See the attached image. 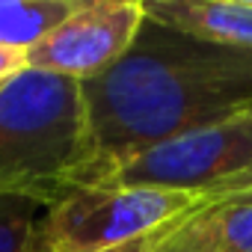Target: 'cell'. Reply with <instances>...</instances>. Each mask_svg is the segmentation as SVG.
<instances>
[{"label": "cell", "instance_id": "ba28073f", "mask_svg": "<svg viewBox=\"0 0 252 252\" xmlns=\"http://www.w3.org/2000/svg\"><path fill=\"white\" fill-rule=\"evenodd\" d=\"M80 0H0V48L33 51L45 42Z\"/></svg>", "mask_w": 252, "mask_h": 252}, {"label": "cell", "instance_id": "5b68a950", "mask_svg": "<svg viewBox=\"0 0 252 252\" xmlns=\"http://www.w3.org/2000/svg\"><path fill=\"white\" fill-rule=\"evenodd\" d=\"M143 21L137 0H80L45 42L27 51V68L74 83L95 80L131 51Z\"/></svg>", "mask_w": 252, "mask_h": 252}, {"label": "cell", "instance_id": "8992f818", "mask_svg": "<svg viewBox=\"0 0 252 252\" xmlns=\"http://www.w3.org/2000/svg\"><path fill=\"white\" fill-rule=\"evenodd\" d=\"M143 12L184 36L252 51V0H149Z\"/></svg>", "mask_w": 252, "mask_h": 252}, {"label": "cell", "instance_id": "7a4b0ae2", "mask_svg": "<svg viewBox=\"0 0 252 252\" xmlns=\"http://www.w3.org/2000/svg\"><path fill=\"white\" fill-rule=\"evenodd\" d=\"M86 166L80 83L36 68L0 86V199L45 208L74 190Z\"/></svg>", "mask_w": 252, "mask_h": 252}, {"label": "cell", "instance_id": "6da1fadb", "mask_svg": "<svg viewBox=\"0 0 252 252\" xmlns=\"http://www.w3.org/2000/svg\"><path fill=\"white\" fill-rule=\"evenodd\" d=\"M80 95L86 166L74 187H92L155 143L252 113V51L184 36L146 18L131 51L80 83Z\"/></svg>", "mask_w": 252, "mask_h": 252}, {"label": "cell", "instance_id": "4fadbf2b", "mask_svg": "<svg viewBox=\"0 0 252 252\" xmlns=\"http://www.w3.org/2000/svg\"><path fill=\"white\" fill-rule=\"evenodd\" d=\"M160 252H181V249H178V246H172V240H169V243H166V246H163Z\"/></svg>", "mask_w": 252, "mask_h": 252}, {"label": "cell", "instance_id": "8fae6325", "mask_svg": "<svg viewBox=\"0 0 252 252\" xmlns=\"http://www.w3.org/2000/svg\"><path fill=\"white\" fill-rule=\"evenodd\" d=\"M202 208H208V205H199V208H193V211L175 217L172 222H166L163 228H158V231H152V234H146V237H137V240H131V243H122V246H113V249H101V252H160V249L181 231V225H184L187 220H193Z\"/></svg>", "mask_w": 252, "mask_h": 252}, {"label": "cell", "instance_id": "52a82bcc", "mask_svg": "<svg viewBox=\"0 0 252 252\" xmlns=\"http://www.w3.org/2000/svg\"><path fill=\"white\" fill-rule=\"evenodd\" d=\"M181 252H252V205H208L172 237Z\"/></svg>", "mask_w": 252, "mask_h": 252}, {"label": "cell", "instance_id": "3957f363", "mask_svg": "<svg viewBox=\"0 0 252 252\" xmlns=\"http://www.w3.org/2000/svg\"><path fill=\"white\" fill-rule=\"evenodd\" d=\"M205 205L199 193L163 187H74L45 211L39 252H101L146 237Z\"/></svg>", "mask_w": 252, "mask_h": 252}, {"label": "cell", "instance_id": "30bf717a", "mask_svg": "<svg viewBox=\"0 0 252 252\" xmlns=\"http://www.w3.org/2000/svg\"><path fill=\"white\" fill-rule=\"evenodd\" d=\"M199 196L205 199V205H252V166L211 184Z\"/></svg>", "mask_w": 252, "mask_h": 252}, {"label": "cell", "instance_id": "9c48e42d", "mask_svg": "<svg viewBox=\"0 0 252 252\" xmlns=\"http://www.w3.org/2000/svg\"><path fill=\"white\" fill-rule=\"evenodd\" d=\"M45 211L33 199H0V252H39Z\"/></svg>", "mask_w": 252, "mask_h": 252}, {"label": "cell", "instance_id": "277c9868", "mask_svg": "<svg viewBox=\"0 0 252 252\" xmlns=\"http://www.w3.org/2000/svg\"><path fill=\"white\" fill-rule=\"evenodd\" d=\"M252 166V113L155 143L113 166L92 187H163L202 193Z\"/></svg>", "mask_w": 252, "mask_h": 252}, {"label": "cell", "instance_id": "7c38bea8", "mask_svg": "<svg viewBox=\"0 0 252 252\" xmlns=\"http://www.w3.org/2000/svg\"><path fill=\"white\" fill-rule=\"evenodd\" d=\"M27 71V51L0 48V86Z\"/></svg>", "mask_w": 252, "mask_h": 252}]
</instances>
